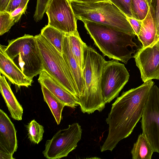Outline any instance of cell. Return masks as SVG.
Wrapping results in <instances>:
<instances>
[{"label":"cell","instance_id":"obj_20","mask_svg":"<svg viewBox=\"0 0 159 159\" xmlns=\"http://www.w3.org/2000/svg\"><path fill=\"white\" fill-rule=\"evenodd\" d=\"M154 151L149 142L143 134L139 135L131 151L133 159H151Z\"/></svg>","mask_w":159,"mask_h":159},{"label":"cell","instance_id":"obj_8","mask_svg":"<svg viewBox=\"0 0 159 159\" xmlns=\"http://www.w3.org/2000/svg\"><path fill=\"white\" fill-rule=\"evenodd\" d=\"M129 74L124 64L113 59L104 63L101 77L102 94L105 102L117 97L128 82Z\"/></svg>","mask_w":159,"mask_h":159},{"label":"cell","instance_id":"obj_27","mask_svg":"<svg viewBox=\"0 0 159 159\" xmlns=\"http://www.w3.org/2000/svg\"><path fill=\"white\" fill-rule=\"evenodd\" d=\"M128 20L133 29L136 35L138 36L140 32L142 24V20L133 17L127 16Z\"/></svg>","mask_w":159,"mask_h":159},{"label":"cell","instance_id":"obj_23","mask_svg":"<svg viewBox=\"0 0 159 159\" xmlns=\"http://www.w3.org/2000/svg\"><path fill=\"white\" fill-rule=\"evenodd\" d=\"M146 0H131V7L134 17L142 20L146 16L149 8Z\"/></svg>","mask_w":159,"mask_h":159},{"label":"cell","instance_id":"obj_5","mask_svg":"<svg viewBox=\"0 0 159 159\" xmlns=\"http://www.w3.org/2000/svg\"><path fill=\"white\" fill-rule=\"evenodd\" d=\"M4 46L7 55L29 78H33L43 70L40 50L34 36L25 34L8 40Z\"/></svg>","mask_w":159,"mask_h":159},{"label":"cell","instance_id":"obj_17","mask_svg":"<svg viewBox=\"0 0 159 159\" xmlns=\"http://www.w3.org/2000/svg\"><path fill=\"white\" fill-rule=\"evenodd\" d=\"M0 91L6 103L11 117L14 120L22 119L23 108L13 94L4 75L0 76Z\"/></svg>","mask_w":159,"mask_h":159},{"label":"cell","instance_id":"obj_34","mask_svg":"<svg viewBox=\"0 0 159 159\" xmlns=\"http://www.w3.org/2000/svg\"><path fill=\"white\" fill-rule=\"evenodd\" d=\"M158 40H159V38L158 39Z\"/></svg>","mask_w":159,"mask_h":159},{"label":"cell","instance_id":"obj_28","mask_svg":"<svg viewBox=\"0 0 159 159\" xmlns=\"http://www.w3.org/2000/svg\"><path fill=\"white\" fill-rule=\"evenodd\" d=\"M24 0H11L6 11L11 13L17 8Z\"/></svg>","mask_w":159,"mask_h":159},{"label":"cell","instance_id":"obj_6","mask_svg":"<svg viewBox=\"0 0 159 159\" xmlns=\"http://www.w3.org/2000/svg\"><path fill=\"white\" fill-rule=\"evenodd\" d=\"M40 50L43 68L65 89L80 98L73 76L63 56L40 34L34 36Z\"/></svg>","mask_w":159,"mask_h":159},{"label":"cell","instance_id":"obj_18","mask_svg":"<svg viewBox=\"0 0 159 159\" xmlns=\"http://www.w3.org/2000/svg\"><path fill=\"white\" fill-rule=\"evenodd\" d=\"M44 101L50 108L57 125L61 119V114L65 105L54 95L45 86L41 85Z\"/></svg>","mask_w":159,"mask_h":159},{"label":"cell","instance_id":"obj_4","mask_svg":"<svg viewBox=\"0 0 159 159\" xmlns=\"http://www.w3.org/2000/svg\"><path fill=\"white\" fill-rule=\"evenodd\" d=\"M70 2L77 20L105 25L136 35L126 15L109 1L90 3Z\"/></svg>","mask_w":159,"mask_h":159},{"label":"cell","instance_id":"obj_22","mask_svg":"<svg viewBox=\"0 0 159 159\" xmlns=\"http://www.w3.org/2000/svg\"><path fill=\"white\" fill-rule=\"evenodd\" d=\"M28 138L32 143L38 144L43 139V127L34 120H31L27 126Z\"/></svg>","mask_w":159,"mask_h":159},{"label":"cell","instance_id":"obj_24","mask_svg":"<svg viewBox=\"0 0 159 159\" xmlns=\"http://www.w3.org/2000/svg\"><path fill=\"white\" fill-rule=\"evenodd\" d=\"M14 23L10 13L6 11L0 12V35L8 31Z\"/></svg>","mask_w":159,"mask_h":159},{"label":"cell","instance_id":"obj_15","mask_svg":"<svg viewBox=\"0 0 159 159\" xmlns=\"http://www.w3.org/2000/svg\"><path fill=\"white\" fill-rule=\"evenodd\" d=\"M63 48V56L73 76L80 98L84 89L83 72L72 52L67 34L64 35Z\"/></svg>","mask_w":159,"mask_h":159},{"label":"cell","instance_id":"obj_30","mask_svg":"<svg viewBox=\"0 0 159 159\" xmlns=\"http://www.w3.org/2000/svg\"><path fill=\"white\" fill-rule=\"evenodd\" d=\"M11 0H0V12L6 11Z\"/></svg>","mask_w":159,"mask_h":159},{"label":"cell","instance_id":"obj_9","mask_svg":"<svg viewBox=\"0 0 159 159\" xmlns=\"http://www.w3.org/2000/svg\"><path fill=\"white\" fill-rule=\"evenodd\" d=\"M142 134L154 152L159 153V88L153 85L150 89L141 120Z\"/></svg>","mask_w":159,"mask_h":159},{"label":"cell","instance_id":"obj_11","mask_svg":"<svg viewBox=\"0 0 159 159\" xmlns=\"http://www.w3.org/2000/svg\"><path fill=\"white\" fill-rule=\"evenodd\" d=\"M143 82L159 80V47L156 43L152 46L142 47L133 56Z\"/></svg>","mask_w":159,"mask_h":159},{"label":"cell","instance_id":"obj_12","mask_svg":"<svg viewBox=\"0 0 159 159\" xmlns=\"http://www.w3.org/2000/svg\"><path fill=\"white\" fill-rule=\"evenodd\" d=\"M16 131L7 114L0 109V159H13L18 148Z\"/></svg>","mask_w":159,"mask_h":159},{"label":"cell","instance_id":"obj_2","mask_svg":"<svg viewBox=\"0 0 159 159\" xmlns=\"http://www.w3.org/2000/svg\"><path fill=\"white\" fill-rule=\"evenodd\" d=\"M82 21L104 56L125 64L133 57L132 54L135 52L133 47H137L133 41L135 36L105 25L86 20Z\"/></svg>","mask_w":159,"mask_h":159},{"label":"cell","instance_id":"obj_32","mask_svg":"<svg viewBox=\"0 0 159 159\" xmlns=\"http://www.w3.org/2000/svg\"><path fill=\"white\" fill-rule=\"evenodd\" d=\"M159 38V22L157 26V41Z\"/></svg>","mask_w":159,"mask_h":159},{"label":"cell","instance_id":"obj_29","mask_svg":"<svg viewBox=\"0 0 159 159\" xmlns=\"http://www.w3.org/2000/svg\"><path fill=\"white\" fill-rule=\"evenodd\" d=\"M156 26L159 22V0H156V5L154 7Z\"/></svg>","mask_w":159,"mask_h":159},{"label":"cell","instance_id":"obj_31","mask_svg":"<svg viewBox=\"0 0 159 159\" xmlns=\"http://www.w3.org/2000/svg\"><path fill=\"white\" fill-rule=\"evenodd\" d=\"M70 1H74L84 3H94L102 1H108V0H69Z\"/></svg>","mask_w":159,"mask_h":159},{"label":"cell","instance_id":"obj_19","mask_svg":"<svg viewBox=\"0 0 159 159\" xmlns=\"http://www.w3.org/2000/svg\"><path fill=\"white\" fill-rule=\"evenodd\" d=\"M68 35L72 52L83 72L84 50L87 45L82 40L77 30Z\"/></svg>","mask_w":159,"mask_h":159},{"label":"cell","instance_id":"obj_10","mask_svg":"<svg viewBox=\"0 0 159 159\" xmlns=\"http://www.w3.org/2000/svg\"><path fill=\"white\" fill-rule=\"evenodd\" d=\"M45 12L49 26L67 34L77 30V20L69 0H50Z\"/></svg>","mask_w":159,"mask_h":159},{"label":"cell","instance_id":"obj_21","mask_svg":"<svg viewBox=\"0 0 159 159\" xmlns=\"http://www.w3.org/2000/svg\"><path fill=\"white\" fill-rule=\"evenodd\" d=\"M64 33L48 25L41 30L40 34L62 54Z\"/></svg>","mask_w":159,"mask_h":159},{"label":"cell","instance_id":"obj_7","mask_svg":"<svg viewBox=\"0 0 159 159\" xmlns=\"http://www.w3.org/2000/svg\"><path fill=\"white\" fill-rule=\"evenodd\" d=\"M82 129L78 123L60 129L51 139L47 140L42 153L48 159H59L67 156L76 148L81 138Z\"/></svg>","mask_w":159,"mask_h":159},{"label":"cell","instance_id":"obj_26","mask_svg":"<svg viewBox=\"0 0 159 159\" xmlns=\"http://www.w3.org/2000/svg\"><path fill=\"white\" fill-rule=\"evenodd\" d=\"M30 0H24L20 6L10 13L11 17L14 19L15 22H18L22 14L25 13L27 8V4Z\"/></svg>","mask_w":159,"mask_h":159},{"label":"cell","instance_id":"obj_1","mask_svg":"<svg viewBox=\"0 0 159 159\" xmlns=\"http://www.w3.org/2000/svg\"><path fill=\"white\" fill-rule=\"evenodd\" d=\"M152 80L123 92L112 104L106 121L109 125L107 137L101 151H112L121 140L128 137L142 118L151 89Z\"/></svg>","mask_w":159,"mask_h":159},{"label":"cell","instance_id":"obj_16","mask_svg":"<svg viewBox=\"0 0 159 159\" xmlns=\"http://www.w3.org/2000/svg\"><path fill=\"white\" fill-rule=\"evenodd\" d=\"M137 37L143 48L152 46L157 42L155 9L153 5L149 7L146 16L142 20V26Z\"/></svg>","mask_w":159,"mask_h":159},{"label":"cell","instance_id":"obj_13","mask_svg":"<svg viewBox=\"0 0 159 159\" xmlns=\"http://www.w3.org/2000/svg\"><path fill=\"white\" fill-rule=\"evenodd\" d=\"M4 46L0 45V72L12 84L20 87L31 85L33 80L27 77L7 55Z\"/></svg>","mask_w":159,"mask_h":159},{"label":"cell","instance_id":"obj_3","mask_svg":"<svg viewBox=\"0 0 159 159\" xmlns=\"http://www.w3.org/2000/svg\"><path fill=\"white\" fill-rule=\"evenodd\" d=\"M103 57L95 49L87 46L84 53L83 70L84 89L82 96L77 100L81 111L88 114L95 111L101 112L105 108L102 94L101 77Z\"/></svg>","mask_w":159,"mask_h":159},{"label":"cell","instance_id":"obj_14","mask_svg":"<svg viewBox=\"0 0 159 159\" xmlns=\"http://www.w3.org/2000/svg\"><path fill=\"white\" fill-rule=\"evenodd\" d=\"M38 81L40 85L45 86L66 106L74 108L79 105L75 97L44 70L39 74Z\"/></svg>","mask_w":159,"mask_h":159},{"label":"cell","instance_id":"obj_33","mask_svg":"<svg viewBox=\"0 0 159 159\" xmlns=\"http://www.w3.org/2000/svg\"><path fill=\"white\" fill-rule=\"evenodd\" d=\"M157 44L158 45L159 47V40L157 41Z\"/></svg>","mask_w":159,"mask_h":159},{"label":"cell","instance_id":"obj_25","mask_svg":"<svg viewBox=\"0 0 159 159\" xmlns=\"http://www.w3.org/2000/svg\"><path fill=\"white\" fill-rule=\"evenodd\" d=\"M108 0L118 7L126 16L134 17L132 10L131 0Z\"/></svg>","mask_w":159,"mask_h":159}]
</instances>
